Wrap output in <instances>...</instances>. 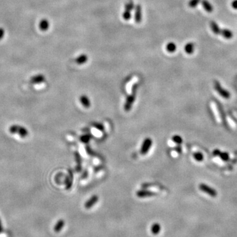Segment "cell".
Here are the masks:
<instances>
[{
  "instance_id": "cell-1",
  "label": "cell",
  "mask_w": 237,
  "mask_h": 237,
  "mask_svg": "<svg viewBox=\"0 0 237 237\" xmlns=\"http://www.w3.org/2000/svg\"><path fill=\"white\" fill-rule=\"evenodd\" d=\"M135 98H136V89H135V87H134L133 93H132V94L129 95V96H128L127 98H126V102L124 105V109L126 111H129L131 109L134 102H135Z\"/></svg>"
},
{
  "instance_id": "cell-2",
  "label": "cell",
  "mask_w": 237,
  "mask_h": 237,
  "mask_svg": "<svg viewBox=\"0 0 237 237\" xmlns=\"http://www.w3.org/2000/svg\"><path fill=\"white\" fill-rule=\"evenodd\" d=\"M152 145V140L150 138H147L144 140L142 146L140 149V154L142 155H146L149 152L151 146Z\"/></svg>"
},
{
  "instance_id": "cell-3",
  "label": "cell",
  "mask_w": 237,
  "mask_h": 237,
  "mask_svg": "<svg viewBox=\"0 0 237 237\" xmlns=\"http://www.w3.org/2000/svg\"><path fill=\"white\" fill-rule=\"evenodd\" d=\"M135 20L136 23H140L142 21V8L140 5L138 4L136 5L135 9Z\"/></svg>"
},
{
  "instance_id": "cell-4",
  "label": "cell",
  "mask_w": 237,
  "mask_h": 237,
  "mask_svg": "<svg viewBox=\"0 0 237 237\" xmlns=\"http://www.w3.org/2000/svg\"><path fill=\"white\" fill-rule=\"evenodd\" d=\"M98 196L97 195H93L92 197H91L89 200H88L87 201V202L85 203L84 207L86 209H90L92 208L94 205L98 202Z\"/></svg>"
},
{
  "instance_id": "cell-5",
  "label": "cell",
  "mask_w": 237,
  "mask_h": 237,
  "mask_svg": "<svg viewBox=\"0 0 237 237\" xmlns=\"http://www.w3.org/2000/svg\"><path fill=\"white\" fill-rule=\"evenodd\" d=\"M156 194L152 192L150 190H138L136 192V196L139 198H146V197H152L153 196H155Z\"/></svg>"
},
{
  "instance_id": "cell-6",
  "label": "cell",
  "mask_w": 237,
  "mask_h": 237,
  "mask_svg": "<svg viewBox=\"0 0 237 237\" xmlns=\"http://www.w3.org/2000/svg\"><path fill=\"white\" fill-rule=\"evenodd\" d=\"M215 89L217 90V92H218L222 96H223L225 98H229V93L227 92V91L225 90L223 88L221 85H220V84L216 81V82H215Z\"/></svg>"
},
{
  "instance_id": "cell-7",
  "label": "cell",
  "mask_w": 237,
  "mask_h": 237,
  "mask_svg": "<svg viewBox=\"0 0 237 237\" xmlns=\"http://www.w3.org/2000/svg\"><path fill=\"white\" fill-rule=\"evenodd\" d=\"M200 189L203 192H204L205 193L210 194V196H215L217 194V192H215V191L213 190L211 188H210L209 186H207V185H205V184H202L200 185Z\"/></svg>"
},
{
  "instance_id": "cell-8",
  "label": "cell",
  "mask_w": 237,
  "mask_h": 237,
  "mask_svg": "<svg viewBox=\"0 0 237 237\" xmlns=\"http://www.w3.org/2000/svg\"><path fill=\"white\" fill-rule=\"evenodd\" d=\"M45 80V76L43 75H37L34 76H32L30 78V83L32 84H40L42 82H44Z\"/></svg>"
},
{
  "instance_id": "cell-9",
  "label": "cell",
  "mask_w": 237,
  "mask_h": 237,
  "mask_svg": "<svg viewBox=\"0 0 237 237\" xmlns=\"http://www.w3.org/2000/svg\"><path fill=\"white\" fill-rule=\"evenodd\" d=\"M49 21H47V19H44L40 21V24H39V28H40V30L45 32V31H46L49 29Z\"/></svg>"
},
{
  "instance_id": "cell-10",
  "label": "cell",
  "mask_w": 237,
  "mask_h": 237,
  "mask_svg": "<svg viewBox=\"0 0 237 237\" xmlns=\"http://www.w3.org/2000/svg\"><path fill=\"white\" fill-rule=\"evenodd\" d=\"M80 101L81 104H82V105H83V107H85V108H89V107H90V105H91L90 101L89 98H88L86 95H81L80 98Z\"/></svg>"
},
{
  "instance_id": "cell-11",
  "label": "cell",
  "mask_w": 237,
  "mask_h": 237,
  "mask_svg": "<svg viewBox=\"0 0 237 237\" xmlns=\"http://www.w3.org/2000/svg\"><path fill=\"white\" fill-rule=\"evenodd\" d=\"M202 5L203 9H204L207 13H212L213 11H214V8H213L212 5L207 0H202Z\"/></svg>"
},
{
  "instance_id": "cell-12",
  "label": "cell",
  "mask_w": 237,
  "mask_h": 237,
  "mask_svg": "<svg viewBox=\"0 0 237 237\" xmlns=\"http://www.w3.org/2000/svg\"><path fill=\"white\" fill-rule=\"evenodd\" d=\"M16 134H18L21 138H24L28 136V131L27 129L25 128V127H23V126H19V128H18V131H17V133H16Z\"/></svg>"
},
{
  "instance_id": "cell-13",
  "label": "cell",
  "mask_w": 237,
  "mask_h": 237,
  "mask_svg": "<svg viewBox=\"0 0 237 237\" xmlns=\"http://www.w3.org/2000/svg\"><path fill=\"white\" fill-rule=\"evenodd\" d=\"M220 34H221L223 37L226 38L227 40L231 39L233 36V32H231V30L229 29H222L221 30V32H220Z\"/></svg>"
},
{
  "instance_id": "cell-14",
  "label": "cell",
  "mask_w": 237,
  "mask_h": 237,
  "mask_svg": "<svg viewBox=\"0 0 237 237\" xmlns=\"http://www.w3.org/2000/svg\"><path fill=\"white\" fill-rule=\"evenodd\" d=\"M160 231H161V225L159 223H155L153 224L152 227H151V232L154 235H157V234H159L160 233Z\"/></svg>"
},
{
  "instance_id": "cell-15",
  "label": "cell",
  "mask_w": 237,
  "mask_h": 237,
  "mask_svg": "<svg viewBox=\"0 0 237 237\" xmlns=\"http://www.w3.org/2000/svg\"><path fill=\"white\" fill-rule=\"evenodd\" d=\"M194 50V44L192 42H189L184 46V51L187 54H192Z\"/></svg>"
},
{
  "instance_id": "cell-16",
  "label": "cell",
  "mask_w": 237,
  "mask_h": 237,
  "mask_svg": "<svg viewBox=\"0 0 237 237\" xmlns=\"http://www.w3.org/2000/svg\"><path fill=\"white\" fill-rule=\"evenodd\" d=\"M65 226V221L63 219L59 220L54 227V231L56 233H59Z\"/></svg>"
},
{
  "instance_id": "cell-17",
  "label": "cell",
  "mask_w": 237,
  "mask_h": 237,
  "mask_svg": "<svg viewBox=\"0 0 237 237\" xmlns=\"http://www.w3.org/2000/svg\"><path fill=\"white\" fill-rule=\"evenodd\" d=\"M210 26H211V28H212V30L213 31V32L215 34H220V32H221V29H220L219 26L215 22V21H212V22L210 23Z\"/></svg>"
},
{
  "instance_id": "cell-18",
  "label": "cell",
  "mask_w": 237,
  "mask_h": 237,
  "mask_svg": "<svg viewBox=\"0 0 237 237\" xmlns=\"http://www.w3.org/2000/svg\"><path fill=\"white\" fill-rule=\"evenodd\" d=\"M88 61V56L86 54H82L76 59V63L78 65L84 64Z\"/></svg>"
},
{
  "instance_id": "cell-19",
  "label": "cell",
  "mask_w": 237,
  "mask_h": 237,
  "mask_svg": "<svg viewBox=\"0 0 237 237\" xmlns=\"http://www.w3.org/2000/svg\"><path fill=\"white\" fill-rule=\"evenodd\" d=\"M166 49L169 53H173L176 51L177 45L173 42H169L166 45Z\"/></svg>"
},
{
  "instance_id": "cell-20",
  "label": "cell",
  "mask_w": 237,
  "mask_h": 237,
  "mask_svg": "<svg viewBox=\"0 0 237 237\" xmlns=\"http://www.w3.org/2000/svg\"><path fill=\"white\" fill-rule=\"evenodd\" d=\"M134 9H135V3H134V2L132 1V0L128 1L127 3L125 4V5H124V10L131 11H133Z\"/></svg>"
},
{
  "instance_id": "cell-21",
  "label": "cell",
  "mask_w": 237,
  "mask_h": 237,
  "mask_svg": "<svg viewBox=\"0 0 237 237\" xmlns=\"http://www.w3.org/2000/svg\"><path fill=\"white\" fill-rule=\"evenodd\" d=\"M201 0H190L188 2V6L191 8H194L198 5Z\"/></svg>"
},
{
  "instance_id": "cell-22",
  "label": "cell",
  "mask_w": 237,
  "mask_h": 237,
  "mask_svg": "<svg viewBox=\"0 0 237 237\" xmlns=\"http://www.w3.org/2000/svg\"><path fill=\"white\" fill-rule=\"evenodd\" d=\"M19 128V125H16V124H13V125L10 126V127L9 128V132L11 134H16L17 133Z\"/></svg>"
},
{
  "instance_id": "cell-23",
  "label": "cell",
  "mask_w": 237,
  "mask_h": 237,
  "mask_svg": "<svg viewBox=\"0 0 237 237\" xmlns=\"http://www.w3.org/2000/svg\"><path fill=\"white\" fill-rule=\"evenodd\" d=\"M123 17L124 20L128 21L131 18V11L124 10L123 13Z\"/></svg>"
},
{
  "instance_id": "cell-24",
  "label": "cell",
  "mask_w": 237,
  "mask_h": 237,
  "mask_svg": "<svg viewBox=\"0 0 237 237\" xmlns=\"http://www.w3.org/2000/svg\"><path fill=\"white\" fill-rule=\"evenodd\" d=\"M172 140H173V142H174L177 144H181L182 142V138L180 136H178V135H175V136H173V138H172Z\"/></svg>"
},
{
  "instance_id": "cell-25",
  "label": "cell",
  "mask_w": 237,
  "mask_h": 237,
  "mask_svg": "<svg viewBox=\"0 0 237 237\" xmlns=\"http://www.w3.org/2000/svg\"><path fill=\"white\" fill-rule=\"evenodd\" d=\"M194 159L196 160H197L198 161H202L203 159V155L202 154H200V153H195L194 154Z\"/></svg>"
},
{
  "instance_id": "cell-26",
  "label": "cell",
  "mask_w": 237,
  "mask_h": 237,
  "mask_svg": "<svg viewBox=\"0 0 237 237\" xmlns=\"http://www.w3.org/2000/svg\"><path fill=\"white\" fill-rule=\"evenodd\" d=\"M5 34V30L3 28L0 27V40L3 39Z\"/></svg>"
},
{
  "instance_id": "cell-27",
  "label": "cell",
  "mask_w": 237,
  "mask_h": 237,
  "mask_svg": "<svg viewBox=\"0 0 237 237\" xmlns=\"http://www.w3.org/2000/svg\"><path fill=\"white\" fill-rule=\"evenodd\" d=\"M89 140H90V137L88 136H84L81 138V140H82L83 142H88Z\"/></svg>"
},
{
  "instance_id": "cell-28",
  "label": "cell",
  "mask_w": 237,
  "mask_h": 237,
  "mask_svg": "<svg viewBox=\"0 0 237 237\" xmlns=\"http://www.w3.org/2000/svg\"><path fill=\"white\" fill-rule=\"evenodd\" d=\"M232 8L234 9H237V0H234L231 3Z\"/></svg>"
},
{
  "instance_id": "cell-29",
  "label": "cell",
  "mask_w": 237,
  "mask_h": 237,
  "mask_svg": "<svg viewBox=\"0 0 237 237\" xmlns=\"http://www.w3.org/2000/svg\"><path fill=\"white\" fill-rule=\"evenodd\" d=\"M2 231V225H1V221H0V233Z\"/></svg>"
}]
</instances>
